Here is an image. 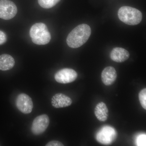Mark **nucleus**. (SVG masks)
Listing matches in <instances>:
<instances>
[{"instance_id":"f257e3e1","label":"nucleus","mask_w":146,"mask_h":146,"mask_svg":"<svg viewBox=\"0 0 146 146\" xmlns=\"http://www.w3.org/2000/svg\"><path fill=\"white\" fill-rule=\"evenodd\" d=\"M91 30L88 25L85 24L79 25L68 35L67 44L73 48H76L84 44L89 39Z\"/></svg>"},{"instance_id":"f03ea898","label":"nucleus","mask_w":146,"mask_h":146,"mask_svg":"<svg viewBox=\"0 0 146 146\" xmlns=\"http://www.w3.org/2000/svg\"><path fill=\"white\" fill-rule=\"evenodd\" d=\"M30 35L32 42L38 45L48 44L51 38L46 25L43 23L33 25L30 30Z\"/></svg>"},{"instance_id":"7ed1b4c3","label":"nucleus","mask_w":146,"mask_h":146,"mask_svg":"<svg viewBox=\"0 0 146 146\" xmlns=\"http://www.w3.org/2000/svg\"><path fill=\"white\" fill-rule=\"evenodd\" d=\"M118 15L120 21L129 25H138L143 18L140 11L128 6L121 7L118 11Z\"/></svg>"},{"instance_id":"20e7f679","label":"nucleus","mask_w":146,"mask_h":146,"mask_svg":"<svg viewBox=\"0 0 146 146\" xmlns=\"http://www.w3.org/2000/svg\"><path fill=\"white\" fill-rule=\"evenodd\" d=\"M117 136V132L114 127L111 126L104 125L97 131L96 139L100 143L108 145L116 141Z\"/></svg>"},{"instance_id":"39448f33","label":"nucleus","mask_w":146,"mask_h":146,"mask_svg":"<svg viewBox=\"0 0 146 146\" xmlns=\"http://www.w3.org/2000/svg\"><path fill=\"white\" fill-rule=\"evenodd\" d=\"M18 12L16 5L10 0H0V18L9 20L14 18Z\"/></svg>"},{"instance_id":"423d86ee","label":"nucleus","mask_w":146,"mask_h":146,"mask_svg":"<svg viewBox=\"0 0 146 146\" xmlns=\"http://www.w3.org/2000/svg\"><path fill=\"white\" fill-rule=\"evenodd\" d=\"M49 123L50 119L48 115H39L33 122L31 127L32 132L35 135L42 134L46 130Z\"/></svg>"},{"instance_id":"0eeeda50","label":"nucleus","mask_w":146,"mask_h":146,"mask_svg":"<svg viewBox=\"0 0 146 146\" xmlns=\"http://www.w3.org/2000/svg\"><path fill=\"white\" fill-rule=\"evenodd\" d=\"M16 105L18 110L25 114L31 113L33 109V102L31 98L23 93L18 95L16 99Z\"/></svg>"},{"instance_id":"6e6552de","label":"nucleus","mask_w":146,"mask_h":146,"mask_svg":"<svg viewBox=\"0 0 146 146\" xmlns=\"http://www.w3.org/2000/svg\"><path fill=\"white\" fill-rule=\"evenodd\" d=\"M77 77V73L74 70L70 68H64L56 73L54 79L58 83L68 84L74 81Z\"/></svg>"},{"instance_id":"1a4fd4ad","label":"nucleus","mask_w":146,"mask_h":146,"mask_svg":"<svg viewBox=\"0 0 146 146\" xmlns=\"http://www.w3.org/2000/svg\"><path fill=\"white\" fill-rule=\"evenodd\" d=\"M117 78V72L115 68L112 66L106 67L102 72V80L106 86L112 85L116 81Z\"/></svg>"},{"instance_id":"9d476101","label":"nucleus","mask_w":146,"mask_h":146,"mask_svg":"<svg viewBox=\"0 0 146 146\" xmlns=\"http://www.w3.org/2000/svg\"><path fill=\"white\" fill-rule=\"evenodd\" d=\"M51 103L52 106L55 108H63L70 106L72 100L65 94L59 93L52 97Z\"/></svg>"},{"instance_id":"9b49d317","label":"nucleus","mask_w":146,"mask_h":146,"mask_svg":"<svg viewBox=\"0 0 146 146\" xmlns=\"http://www.w3.org/2000/svg\"><path fill=\"white\" fill-rule=\"evenodd\" d=\"M129 56V52L122 48H114L110 52V57L113 61L122 63L127 60Z\"/></svg>"},{"instance_id":"f8f14e48","label":"nucleus","mask_w":146,"mask_h":146,"mask_svg":"<svg viewBox=\"0 0 146 146\" xmlns=\"http://www.w3.org/2000/svg\"><path fill=\"white\" fill-rule=\"evenodd\" d=\"M108 108L106 104L103 102L99 103L95 108V116L101 122H104L107 120L108 117Z\"/></svg>"},{"instance_id":"ddd939ff","label":"nucleus","mask_w":146,"mask_h":146,"mask_svg":"<svg viewBox=\"0 0 146 146\" xmlns=\"http://www.w3.org/2000/svg\"><path fill=\"white\" fill-rule=\"evenodd\" d=\"M15 60L9 54H3L0 56V70L7 71L10 70L15 65Z\"/></svg>"},{"instance_id":"4468645a","label":"nucleus","mask_w":146,"mask_h":146,"mask_svg":"<svg viewBox=\"0 0 146 146\" xmlns=\"http://www.w3.org/2000/svg\"><path fill=\"white\" fill-rule=\"evenodd\" d=\"M60 0H38L39 4L42 8L49 9L53 7Z\"/></svg>"},{"instance_id":"2eb2a0df","label":"nucleus","mask_w":146,"mask_h":146,"mask_svg":"<svg viewBox=\"0 0 146 146\" xmlns=\"http://www.w3.org/2000/svg\"><path fill=\"white\" fill-rule=\"evenodd\" d=\"M139 101L142 107L146 110V89H142L138 94Z\"/></svg>"},{"instance_id":"dca6fc26","label":"nucleus","mask_w":146,"mask_h":146,"mask_svg":"<svg viewBox=\"0 0 146 146\" xmlns=\"http://www.w3.org/2000/svg\"><path fill=\"white\" fill-rule=\"evenodd\" d=\"M146 135L145 133H141L137 135L135 139L136 145L145 146L146 145Z\"/></svg>"},{"instance_id":"f3484780","label":"nucleus","mask_w":146,"mask_h":146,"mask_svg":"<svg viewBox=\"0 0 146 146\" xmlns=\"http://www.w3.org/2000/svg\"><path fill=\"white\" fill-rule=\"evenodd\" d=\"M7 40L6 35L3 32L0 31V45L3 44Z\"/></svg>"},{"instance_id":"a211bd4d","label":"nucleus","mask_w":146,"mask_h":146,"mask_svg":"<svg viewBox=\"0 0 146 146\" xmlns=\"http://www.w3.org/2000/svg\"><path fill=\"white\" fill-rule=\"evenodd\" d=\"M46 146H63L64 145L60 141H51L46 145Z\"/></svg>"}]
</instances>
